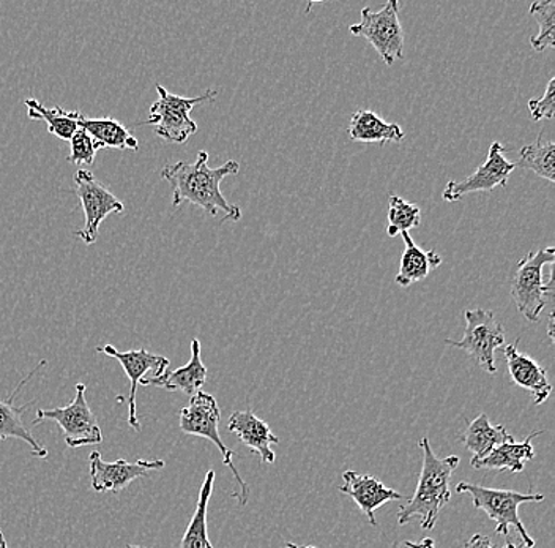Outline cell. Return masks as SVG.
I'll list each match as a JSON object with an SVG mask.
<instances>
[{
	"instance_id": "1",
	"label": "cell",
	"mask_w": 555,
	"mask_h": 548,
	"mask_svg": "<svg viewBox=\"0 0 555 548\" xmlns=\"http://www.w3.org/2000/svg\"><path fill=\"white\" fill-rule=\"evenodd\" d=\"M238 171L241 165L235 160H229L220 168H210L208 152L201 151L194 163L177 162L163 166L162 177L171 186L173 207L190 203L206 211L210 217L223 213L224 221H238L241 207L229 203L220 189L225 177L238 175Z\"/></svg>"
},
{
	"instance_id": "2",
	"label": "cell",
	"mask_w": 555,
	"mask_h": 548,
	"mask_svg": "<svg viewBox=\"0 0 555 548\" xmlns=\"http://www.w3.org/2000/svg\"><path fill=\"white\" fill-rule=\"evenodd\" d=\"M418 446L423 453L422 473L414 496L399 509L398 523L408 525L411 520L420 519L422 528L431 531L439 520L440 511L450 502L451 476L461 460L456 456L440 459L428 438H422Z\"/></svg>"
},
{
	"instance_id": "3",
	"label": "cell",
	"mask_w": 555,
	"mask_h": 548,
	"mask_svg": "<svg viewBox=\"0 0 555 548\" xmlns=\"http://www.w3.org/2000/svg\"><path fill=\"white\" fill-rule=\"evenodd\" d=\"M457 494L470 495L474 508L485 511L486 515L495 522V533L508 536L509 528L518 531L520 540L527 548L535 547V539L530 536L524 523L519 519V508L527 502L544 501L543 494H520L516 490H501V488H488L483 485L461 482L456 485Z\"/></svg>"
},
{
	"instance_id": "4",
	"label": "cell",
	"mask_w": 555,
	"mask_h": 548,
	"mask_svg": "<svg viewBox=\"0 0 555 548\" xmlns=\"http://www.w3.org/2000/svg\"><path fill=\"white\" fill-rule=\"evenodd\" d=\"M555 248H540L529 252L518 263L512 279V297L522 317L530 322L540 319L541 311L554 297V276L547 283L543 280L544 266L554 265Z\"/></svg>"
},
{
	"instance_id": "5",
	"label": "cell",
	"mask_w": 555,
	"mask_h": 548,
	"mask_svg": "<svg viewBox=\"0 0 555 548\" xmlns=\"http://www.w3.org/2000/svg\"><path fill=\"white\" fill-rule=\"evenodd\" d=\"M220 421L221 409L218 407V402L215 400L214 395L207 394V392H197L196 395H193L190 398V404L182 408L179 416L180 430L183 433L206 438L220 449L223 463L232 471L235 482L241 487V490L234 492L232 496L237 499L238 505L246 506L249 499V487L232 461L235 454L221 439Z\"/></svg>"
},
{
	"instance_id": "6",
	"label": "cell",
	"mask_w": 555,
	"mask_h": 548,
	"mask_svg": "<svg viewBox=\"0 0 555 548\" xmlns=\"http://www.w3.org/2000/svg\"><path fill=\"white\" fill-rule=\"evenodd\" d=\"M155 89L158 100L151 106L149 119L142 124L152 125L156 137L173 144H183L191 135L196 133L197 124L190 117L191 110L201 103L214 102L218 97V90L215 89H208L203 95L193 99L173 95L159 85Z\"/></svg>"
},
{
	"instance_id": "7",
	"label": "cell",
	"mask_w": 555,
	"mask_h": 548,
	"mask_svg": "<svg viewBox=\"0 0 555 548\" xmlns=\"http://www.w3.org/2000/svg\"><path fill=\"white\" fill-rule=\"evenodd\" d=\"M349 33L366 38L387 65H393L404 58V30L399 23L398 0H388L380 10L364 7L362 21L352 24Z\"/></svg>"
},
{
	"instance_id": "8",
	"label": "cell",
	"mask_w": 555,
	"mask_h": 548,
	"mask_svg": "<svg viewBox=\"0 0 555 548\" xmlns=\"http://www.w3.org/2000/svg\"><path fill=\"white\" fill-rule=\"evenodd\" d=\"M464 317L467 326L463 339L446 340L447 345L466 352L486 372L498 373L495 352L505 346V329L495 315L485 308L467 310Z\"/></svg>"
},
{
	"instance_id": "9",
	"label": "cell",
	"mask_w": 555,
	"mask_h": 548,
	"mask_svg": "<svg viewBox=\"0 0 555 548\" xmlns=\"http://www.w3.org/2000/svg\"><path fill=\"white\" fill-rule=\"evenodd\" d=\"M86 384H76V395L64 408L38 409L34 425L43 421L55 422L64 430L65 443L72 449L93 446L103 442L99 419L93 415L86 398Z\"/></svg>"
},
{
	"instance_id": "10",
	"label": "cell",
	"mask_w": 555,
	"mask_h": 548,
	"mask_svg": "<svg viewBox=\"0 0 555 548\" xmlns=\"http://www.w3.org/2000/svg\"><path fill=\"white\" fill-rule=\"evenodd\" d=\"M76 196L81 201L82 211H85V227L76 235L85 242L86 245L95 244L99 239L100 225L109 217L111 214H121L125 211L124 203L119 197L114 196L106 187L90 173L89 169H78L75 175Z\"/></svg>"
},
{
	"instance_id": "11",
	"label": "cell",
	"mask_w": 555,
	"mask_h": 548,
	"mask_svg": "<svg viewBox=\"0 0 555 548\" xmlns=\"http://www.w3.org/2000/svg\"><path fill=\"white\" fill-rule=\"evenodd\" d=\"M503 145L501 142H492L489 148L488 158L474 175L466 177L464 180H450L447 183L443 200L449 203H456L470 193L492 192L495 187H506L508 177L516 169L515 162H509L503 155Z\"/></svg>"
},
{
	"instance_id": "12",
	"label": "cell",
	"mask_w": 555,
	"mask_h": 548,
	"mask_svg": "<svg viewBox=\"0 0 555 548\" xmlns=\"http://www.w3.org/2000/svg\"><path fill=\"white\" fill-rule=\"evenodd\" d=\"M96 352L106 354V356L113 357L117 362L120 364L124 372L127 373L128 380H130V395H128V425L131 429L141 430V424L138 421L137 412V392L139 383L144 380L147 372H154L156 374L165 373L169 367V359L159 354L149 353L147 349H138V352H119L116 346L106 345L99 346Z\"/></svg>"
},
{
	"instance_id": "13",
	"label": "cell",
	"mask_w": 555,
	"mask_h": 548,
	"mask_svg": "<svg viewBox=\"0 0 555 548\" xmlns=\"http://www.w3.org/2000/svg\"><path fill=\"white\" fill-rule=\"evenodd\" d=\"M165 468L163 460H138L130 463L127 460H117L113 463H106L102 459V454H90V477H92V488L95 492H111V494H120L137 479L147 477L151 471Z\"/></svg>"
},
{
	"instance_id": "14",
	"label": "cell",
	"mask_w": 555,
	"mask_h": 548,
	"mask_svg": "<svg viewBox=\"0 0 555 548\" xmlns=\"http://www.w3.org/2000/svg\"><path fill=\"white\" fill-rule=\"evenodd\" d=\"M343 485L339 492L353 499L360 511L366 517L371 525L376 526V511L382 506L390 501H399L404 498L402 494L388 488L387 485L382 484L379 479L370 476V474H360L353 470H347L343 473Z\"/></svg>"
},
{
	"instance_id": "15",
	"label": "cell",
	"mask_w": 555,
	"mask_h": 548,
	"mask_svg": "<svg viewBox=\"0 0 555 548\" xmlns=\"http://www.w3.org/2000/svg\"><path fill=\"white\" fill-rule=\"evenodd\" d=\"M519 339L512 345L503 346L509 377L520 390L529 391L533 395V404L543 405L550 398L553 386L547 380V372L529 354L519 353Z\"/></svg>"
},
{
	"instance_id": "16",
	"label": "cell",
	"mask_w": 555,
	"mask_h": 548,
	"mask_svg": "<svg viewBox=\"0 0 555 548\" xmlns=\"http://www.w3.org/2000/svg\"><path fill=\"white\" fill-rule=\"evenodd\" d=\"M207 367L204 366L203 357H201V342L193 339L191 342V359L186 366L180 369L166 370L165 373L156 374V377L145 378L141 380V386H154L165 391H179L182 394L196 395L203 390L207 381Z\"/></svg>"
},
{
	"instance_id": "17",
	"label": "cell",
	"mask_w": 555,
	"mask_h": 548,
	"mask_svg": "<svg viewBox=\"0 0 555 548\" xmlns=\"http://www.w3.org/2000/svg\"><path fill=\"white\" fill-rule=\"evenodd\" d=\"M228 430L234 433L246 447L258 454L262 463L272 464L276 456L273 444L280 443L269 424L253 411H235L229 418Z\"/></svg>"
},
{
	"instance_id": "18",
	"label": "cell",
	"mask_w": 555,
	"mask_h": 548,
	"mask_svg": "<svg viewBox=\"0 0 555 548\" xmlns=\"http://www.w3.org/2000/svg\"><path fill=\"white\" fill-rule=\"evenodd\" d=\"M44 364H47L44 360L43 362L38 364L33 372L27 374V377L17 384L16 390L12 392V395H10L9 398L0 400V443L5 442V439L9 438L21 439V442L29 444L30 453H33V456L38 457V459H47L48 450L38 444L37 439L34 438L33 433L29 432V429H27L23 422V412L26 411L27 408H30V405L33 404H26L23 405V407H20V405H15V398L17 392L26 386L27 381H29L30 378L38 372V369L44 366Z\"/></svg>"
},
{
	"instance_id": "19",
	"label": "cell",
	"mask_w": 555,
	"mask_h": 548,
	"mask_svg": "<svg viewBox=\"0 0 555 548\" xmlns=\"http://www.w3.org/2000/svg\"><path fill=\"white\" fill-rule=\"evenodd\" d=\"M69 117L78 124L81 130L89 133L93 141L100 145V149H127V151H139V142L131 135V131L113 117H102V119H90L79 111H68Z\"/></svg>"
},
{
	"instance_id": "20",
	"label": "cell",
	"mask_w": 555,
	"mask_h": 548,
	"mask_svg": "<svg viewBox=\"0 0 555 548\" xmlns=\"http://www.w3.org/2000/svg\"><path fill=\"white\" fill-rule=\"evenodd\" d=\"M543 433V430H535V432L530 433L524 442H516V439H512V442H506L501 444V446L495 447L488 457H485L483 460L475 463V470H499V471H509V473H522L526 464L529 463L530 460H533L535 457V449H533V438L540 436Z\"/></svg>"
},
{
	"instance_id": "21",
	"label": "cell",
	"mask_w": 555,
	"mask_h": 548,
	"mask_svg": "<svg viewBox=\"0 0 555 548\" xmlns=\"http://www.w3.org/2000/svg\"><path fill=\"white\" fill-rule=\"evenodd\" d=\"M401 235L404 239L405 248L402 252L401 266H399V272L395 282L399 286L408 288L412 283L425 280L434 269L442 265L443 259L436 250L426 252V250L420 248L412 241L409 232H402Z\"/></svg>"
},
{
	"instance_id": "22",
	"label": "cell",
	"mask_w": 555,
	"mask_h": 548,
	"mask_svg": "<svg viewBox=\"0 0 555 548\" xmlns=\"http://www.w3.org/2000/svg\"><path fill=\"white\" fill-rule=\"evenodd\" d=\"M512 439L515 438L506 432L505 426L491 425L488 416L481 412L478 418H475L467 425L461 443L464 444L467 450L474 454L470 460V464L474 467L475 463L488 457L495 447L501 446L503 443L512 442Z\"/></svg>"
},
{
	"instance_id": "23",
	"label": "cell",
	"mask_w": 555,
	"mask_h": 548,
	"mask_svg": "<svg viewBox=\"0 0 555 548\" xmlns=\"http://www.w3.org/2000/svg\"><path fill=\"white\" fill-rule=\"evenodd\" d=\"M349 137L356 142L385 144V142H401L405 133L398 124L387 123L374 111L359 110L350 119Z\"/></svg>"
},
{
	"instance_id": "24",
	"label": "cell",
	"mask_w": 555,
	"mask_h": 548,
	"mask_svg": "<svg viewBox=\"0 0 555 548\" xmlns=\"http://www.w3.org/2000/svg\"><path fill=\"white\" fill-rule=\"evenodd\" d=\"M215 471L210 470L204 479L197 498L196 511L191 517L189 528L183 534L180 548H214L208 539L207 511L210 496L214 494Z\"/></svg>"
},
{
	"instance_id": "25",
	"label": "cell",
	"mask_w": 555,
	"mask_h": 548,
	"mask_svg": "<svg viewBox=\"0 0 555 548\" xmlns=\"http://www.w3.org/2000/svg\"><path fill=\"white\" fill-rule=\"evenodd\" d=\"M555 144L553 141H544L543 133L538 135L533 144L524 145L520 149L519 158L516 160V168L527 169L543 177L547 182L555 180Z\"/></svg>"
},
{
	"instance_id": "26",
	"label": "cell",
	"mask_w": 555,
	"mask_h": 548,
	"mask_svg": "<svg viewBox=\"0 0 555 548\" xmlns=\"http://www.w3.org/2000/svg\"><path fill=\"white\" fill-rule=\"evenodd\" d=\"M24 105L27 106V117L30 120H43L48 124V131L59 140L69 141L73 135L78 131V124L69 117L68 111L64 107L55 106L50 110L44 105H41L38 100L26 99Z\"/></svg>"
},
{
	"instance_id": "27",
	"label": "cell",
	"mask_w": 555,
	"mask_h": 548,
	"mask_svg": "<svg viewBox=\"0 0 555 548\" xmlns=\"http://www.w3.org/2000/svg\"><path fill=\"white\" fill-rule=\"evenodd\" d=\"M387 234L397 238L402 232H409L422 225V211L414 203L402 200L397 195L388 197Z\"/></svg>"
},
{
	"instance_id": "28",
	"label": "cell",
	"mask_w": 555,
	"mask_h": 548,
	"mask_svg": "<svg viewBox=\"0 0 555 548\" xmlns=\"http://www.w3.org/2000/svg\"><path fill=\"white\" fill-rule=\"evenodd\" d=\"M530 15L537 20L540 33L530 38L538 53L555 48V0H538L530 5Z\"/></svg>"
},
{
	"instance_id": "29",
	"label": "cell",
	"mask_w": 555,
	"mask_h": 548,
	"mask_svg": "<svg viewBox=\"0 0 555 548\" xmlns=\"http://www.w3.org/2000/svg\"><path fill=\"white\" fill-rule=\"evenodd\" d=\"M102 151L100 145L85 130L78 128L69 140V155L67 162L72 165H93L96 152Z\"/></svg>"
},
{
	"instance_id": "30",
	"label": "cell",
	"mask_w": 555,
	"mask_h": 548,
	"mask_svg": "<svg viewBox=\"0 0 555 548\" xmlns=\"http://www.w3.org/2000/svg\"><path fill=\"white\" fill-rule=\"evenodd\" d=\"M555 78L550 79L547 82L546 90H544L543 95L538 97V99L529 100V111L532 119L538 123V120L543 119H554L555 116Z\"/></svg>"
},
{
	"instance_id": "31",
	"label": "cell",
	"mask_w": 555,
	"mask_h": 548,
	"mask_svg": "<svg viewBox=\"0 0 555 548\" xmlns=\"http://www.w3.org/2000/svg\"><path fill=\"white\" fill-rule=\"evenodd\" d=\"M464 548H494L492 547L491 539L488 536H483V534H474L470 539L464 544ZM505 548V547H502Z\"/></svg>"
},
{
	"instance_id": "32",
	"label": "cell",
	"mask_w": 555,
	"mask_h": 548,
	"mask_svg": "<svg viewBox=\"0 0 555 548\" xmlns=\"http://www.w3.org/2000/svg\"><path fill=\"white\" fill-rule=\"evenodd\" d=\"M391 548H434V540L431 537L420 540V543H412V540H398L391 544Z\"/></svg>"
},
{
	"instance_id": "33",
	"label": "cell",
	"mask_w": 555,
	"mask_h": 548,
	"mask_svg": "<svg viewBox=\"0 0 555 548\" xmlns=\"http://www.w3.org/2000/svg\"><path fill=\"white\" fill-rule=\"evenodd\" d=\"M547 334H550V339L554 342V311L550 314V326H547Z\"/></svg>"
},
{
	"instance_id": "34",
	"label": "cell",
	"mask_w": 555,
	"mask_h": 548,
	"mask_svg": "<svg viewBox=\"0 0 555 548\" xmlns=\"http://www.w3.org/2000/svg\"><path fill=\"white\" fill-rule=\"evenodd\" d=\"M283 548H318V547L298 546V544L287 543V544H284Z\"/></svg>"
},
{
	"instance_id": "35",
	"label": "cell",
	"mask_w": 555,
	"mask_h": 548,
	"mask_svg": "<svg viewBox=\"0 0 555 548\" xmlns=\"http://www.w3.org/2000/svg\"><path fill=\"white\" fill-rule=\"evenodd\" d=\"M0 548H9V544H7L5 536H3V531L0 530Z\"/></svg>"
},
{
	"instance_id": "36",
	"label": "cell",
	"mask_w": 555,
	"mask_h": 548,
	"mask_svg": "<svg viewBox=\"0 0 555 548\" xmlns=\"http://www.w3.org/2000/svg\"><path fill=\"white\" fill-rule=\"evenodd\" d=\"M125 548H147V547L137 546V544H127V546H125Z\"/></svg>"
},
{
	"instance_id": "37",
	"label": "cell",
	"mask_w": 555,
	"mask_h": 548,
	"mask_svg": "<svg viewBox=\"0 0 555 548\" xmlns=\"http://www.w3.org/2000/svg\"><path fill=\"white\" fill-rule=\"evenodd\" d=\"M505 548H518V547H516L515 544L506 543Z\"/></svg>"
}]
</instances>
